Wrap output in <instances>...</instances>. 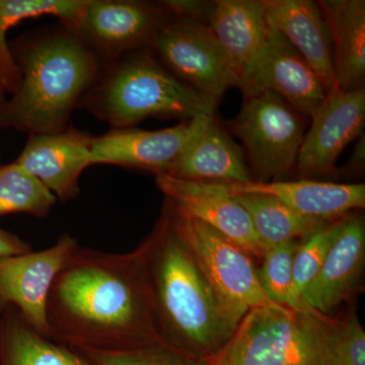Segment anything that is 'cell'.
I'll list each match as a JSON object with an SVG mask.
<instances>
[{
  "instance_id": "6da1fadb",
  "label": "cell",
  "mask_w": 365,
  "mask_h": 365,
  "mask_svg": "<svg viewBox=\"0 0 365 365\" xmlns=\"http://www.w3.org/2000/svg\"><path fill=\"white\" fill-rule=\"evenodd\" d=\"M48 337L74 349L120 350L160 341L153 294L138 249L78 248L55 278Z\"/></svg>"
},
{
  "instance_id": "7a4b0ae2",
  "label": "cell",
  "mask_w": 365,
  "mask_h": 365,
  "mask_svg": "<svg viewBox=\"0 0 365 365\" xmlns=\"http://www.w3.org/2000/svg\"><path fill=\"white\" fill-rule=\"evenodd\" d=\"M150 280L163 342L213 359L241 321L230 313L187 247L169 201L155 230L138 247Z\"/></svg>"
},
{
  "instance_id": "3957f363",
  "label": "cell",
  "mask_w": 365,
  "mask_h": 365,
  "mask_svg": "<svg viewBox=\"0 0 365 365\" xmlns=\"http://www.w3.org/2000/svg\"><path fill=\"white\" fill-rule=\"evenodd\" d=\"M21 81L0 107V131L66 129L71 113L97 81L102 63L71 28L43 31L9 46Z\"/></svg>"
},
{
  "instance_id": "277c9868",
  "label": "cell",
  "mask_w": 365,
  "mask_h": 365,
  "mask_svg": "<svg viewBox=\"0 0 365 365\" xmlns=\"http://www.w3.org/2000/svg\"><path fill=\"white\" fill-rule=\"evenodd\" d=\"M79 103L114 129L129 128L148 118L189 121L213 116L218 104L165 68L150 47L105 66Z\"/></svg>"
},
{
  "instance_id": "5b68a950",
  "label": "cell",
  "mask_w": 365,
  "mask_h": 365,
  "mask_svg": "<svg viewBox=\"0 0 365 365\" xmlns=\"http://www.w3.org/2000/svg\"><path fill=\"white\" fill-rule=\"evenodd\" d=\"M341 319L269 304L251 309L212 365H338Z\"/></svg>"
},
{
  "instance_id": "8992f818",
  "label": "cell",
  "mask_w": 365,
  "mask_h": 365,
  "mask_svg": "<svg viewBox=\"0 0 365 365\" xmlns=\"http://www.w3.org/2000/svg\"><path fill=\"white\" fill-rule=\"evenodd\" d=\"M230 129L246 150L254 182L280 181L297 165L304 134V115L270 91L245 96Z\"/></svg>"
},
{
  "instance_id": "52a82bcc",
  "label": "cell",
  "mask_w": 365,
  "mask_h": 365,
  "mask_svg": "<svg viewBox=\"0 0 365 365\" xmlns=\"http://www.w3.org/2000/svg\"><path fill=\"white\" fill-rule=\"evenodd\" d=\"M167 200L182 240L235 318L242 322L251 309L275 304L262 289L258 270L248 252L205 223L185 215Z\"/></svg>"
},
{
  "instance_id": "ba28073f",
  "label": "cell",
  "mask_w": 365,
  "mask_h": 365,
  "mask_svg": "<svg viewBox=\"0 0 365 365\" xmlns=\"http://www.w3.org/2000/svg\"><path fill=\"white\" fill-rule=\"evenodd\" d=\"M158 59L185 83L220 102L241 81L207 23L168 16L150 45Z\"/></svg>"
},
{
  "instance_id": "9c48e42d",
  "label": "cell",
  "mask_w": 365,
  "mask_h": 365,
  "mask_svg": "<svg viewBox=\"0 0 365 365\" xmlns=\"http://www.w3.org/2000/svg\"><path fill=\"white\" fill-rule=\"evenodd\" d=\"M169 14L162 4L136 0H86L73 26L76 36L105 66L150 47Z\"/></svg>"
},
{
  "instance_id": "30bf717a",
  "label": "cell",
  "mask_w": 365,
  "mask_h": 365,
  "mask_svg": "<svg viewBox=\"0 0 365 365\" xmlns=\"http://www.w3.org/2000/svg\"><path fill=\"white\" fill-rule=\"evenodd\" d=\"M64 234L50 248L0 258V309L14 307L31 325L48 336L47 302L55 278L78 248Z\"/></svg>"
},
{
  "instance_id": "8fae6325",
  "label": "cell",
  "mask_w": 365,
  "mask_h": 365,
  "mask_svg": "<svg viewBox=\"0 0 365 365\" xmlns=\"http://www.w3.org/2000/svg\"><path fill=\"white\" fill-rule=\"evenodd\" d=\"M311 118L295 167L304 176L332 174L342 151L364 134V88L343 91L335 83Z\"/></svg>"
},
{
  "instance_id": "7c38bea8",
  "label": "cell",
  "mask_w": 365,
  "mask_h": 365,
  "mask_svg": "<svg viewBox=\"0 0 365 365\" xmlns=\"http://www.w3.org/2000/svg\"><path fill=\"white\" fill-rule=\"evenodd\" d=\"M241 91L245 96L259 91H272L309 117L327 96L316 72L287 38L271 26L267 39L242 78Z\"/></svg>"
},
{
  "instance_id": "4fadbf2b",
  "label": "cell",
  "mask_w": 365,
  "mask_h": 365,
  "mask_svg": "<svg viewBox=\"0 0 365 365\" xmlns=\"http://www.w3.org/2000/svg\"><path fill=\"white\" fill-rule=\"evenodd\" d=\"M155 182L182 213L217 230L252 257L263 259L267 249L259 239L249 213L222 182L188 181L168 175H158Z\"/></svg>"
},
{
  "instance_id": "5bb4252c",
  "label": "cell",
  "mask_w": 365,
  "mask_h": 365,
  "mask_svg": "<svg viewBox=\"0 0 365 365\" xmlns=\"http://www.w3.org/2000/svg\"><path fill=\"white\" fill-rule=\"evenodd\" d=\"M197 117L162 130L113 129L93 137L91 165H115L163 175L203 126L206 118Z\"/></svg>"
},
{
  "instance_id": "9a60e30c",
  "label": "cell",
  "mask_w": 365,
  "mask_h": 365,
  "mask_svg": "<svg viewBox=\"0 0 365 365\" xmlns=\"http://www.w3.org/2000/svg\"><path fill=\"white\" fill-rule=\"evenodd\" d=\"M93 136L74 128L54 133L30 134L16 163L40 180L59 200H72L79 178L91 165Z\"/></svg>"
},
{
  "instance_id": "2e32d148",
  "label": "cell",
  "mask_w": 365,
  "mask_h": 365,
  "mask_svg": "<svg viewBox=\"0 0 365 365\" xmlns=\"http://www.w3.org/2000/svg\"><path fill=\"white\" fill-rule=\"evenodd\" d=\"M365 262V225L359 213L341 218L339 232L302 299L319 313L328 314L359 290Z\"/></svg>"
},
{
  "instance_id": "e0dca14e",
  "label": "cell",
  "mask_w": 365,
  "mask_h": 365,
  "mask_svg": "<svg viewBox=\"0 0 365 365\" xmlns=\"http://www.w3.org/2000/svg\"><path fill=\"white\" fill-rule=\"evenodd\" d=\"M230 194L258 193L274 197L300 215L330 222L364 208V184L300 180L268 182H222Z\"/></svg>"
},
{
  "instance_id": "ac0fdd59",
  "label": "cell",
  "mask_w": 365,
  "mask_h": 365,
  "mask_svg": "<svg viewBox=\"0 0 365 365\" xmlns=\"http://www.w3.org/2000/svg\"><path fill=\"white\" fill-rule=\"evenodd\" d=\"M269 25L287 38L321 79L327 91L336 83L332 41L318 2L263 0Z\"/></svg>"
},
{
  "instance_id": "d6986e66",
  "label": "cell",
  "mask_w": 365,
  "mask_h": 365,
  "mask_svg": "<svg viewBox=\"0 0 365 365\" xmlns=\"http://www.w3.org/2000/svg\"><path fill=\"white\" fill-rule=\"evenodd\" d=\"M163 175L188 181H253L242 148L232 141L215 115L206 118L200 130Z\"/></svg>"
},
{
  "instance_id": "ffe728a7",
  "label": "cell",
  "mask_w": 365,
  "mask_h": 365,
  "mask_svg": "<svg viewBox=\"0 0 365 365\" xmlns=\"http://www.w3.org/2000/svg\"><path fill=\"white\" fill-rule=\"evenodd\" d=\"M207 25L242 86V78L263 47L270 29L263 0H215Z\"/></svg>"
},
{
  "instance_id": "44dd1931",
  "label": "cell",
  "mask_w": 365,
  "mask_h": 365,
  "mask_svg": "<svg viewBox=\"0 0 365 365\" xmlns=\"http://www.w3.org/2000/svg\"><path fill=\"white\" fill-rule=\"evenodd\" d=\"M318 4L332 41L336 83L343 91L364 88V0H322Z\"/></svg>"
},
{
  "instance_id": "7402d4cb",
  "label": "cell",
  "mask_w": 365,
  "mask_h": 365,
  "mask_svg": "<svg viewBox=\"0 0 365 365\" xmlns=\"http://www.w3.org/2000/svg\"><path fill=\"white\" fill-rule=\"evenodd\" d=\"M0 312V365H91L78 350L36 330L16 307Z\"/></svg>"
},
{
  "instance_id": "603a6c76",
  "label": "cell",
  "mask_w": 365,
  "mask_h": 365,
  "mask_svg": "<svg viewBox=\"0 0 365 365\" xmlns=\"http://www.w3.org/2000/svg\"><path fill=\"white\" fill-rule=\"evenodd\" d=\"M246 209L259 239L266 249L302 241L327 222L307 217L274 197L258 193L232 195Z\"/></svg>"
},
{
  "instance_id": "cb8c5ba5",
  "label": "cell",
  "mask_w": 365,
  "mask_h": 365,
  "mask_svg": "<svg viewBox=\"0 0 365 365\" xmlns=\"http://www.w3.org/2000/svg\"><path fill=\"white\" fill-rule=\"evenodd\" d=\"M86 0H0V83L13 95L20 85L21 76L6 41L7 31L21 21L38 16H56L62 24L73 26Z\"/></svg>"
},
{
  "instance_id": "d4e9b609",
  "label": "cell",
  "mask_w": 365,
  "mask_h": 365,
  "mask_svg": "<svg viewBox=\"0 0 365 365\" xmlns=\"http://www.w3.org/2000/svg\"><path fill=\"white\" fill-rule=\"evenodd\" d=\"M57 198L40 180L13 163L0 167V217L11 213L45 217Z\"/></svg>"
},
{
  "instance_id": "484cf974",
  "label": "cell",
  "mask_w": 365,
  "mask_h": 365,
  "mask_svg": "<svg viewBox=\"0 0 365 365\" xmlns=\"http://www.w3.org/2000/svg\"><path fill=\"white\" fill-rule=\"evenodd\" d=\"M299 242H288L268 249L258 270L259 282L273 304L297 312H314L294 287V259Z\"/></svg>"
},
{
  "instance_id": "4316f807",
  "label": "cell",
  "mask_w": 365,
  "mask_h": 365,
  "mask_svg": "<svg viewBox=\"0 0 365 365\" xmlns=\"http://www.w3.org/2000/svg\"><path fill=\"white\" fill-rule=\"evenodd\" d=\"M76 350L91 365H212V359L197 356L163 340L128 349Z\"/></svg>"
},
{
  "instance_id": "83f0119b",
  "label": "cell",
  "mask_w": 365,
  "mask_h": 365,
  "mask_svg": "<svg viewBox=\"0 0 365 365\" xmlns=\"http://www.w3.org/2000/svg\"><path fill=\"white\" fill-rule=\"evenodd\" d=\"M341 218L327 222L300 241L294 259V280L295 289L302 297L325 262L339 232Z\"/></svg>"
},
{
  "instance_id": "f1b7e54d",
  "label": "cell",
  "mask_w": 365,
  "mask_h": 365,
  "mask_svg": "<svg viewBox=\"0 0 365 365\" xmlns=\"http://www.w3.org/2000/svg\"><path fill=\"white\" fill-rule=\"evenodd\" d=\"M336 356L338 365H365V332L354 314L341 319Z\"/></svg>"
},
{
  "instance_id": "f546056e",
  "label": "cell",
  "mask_w": 365,
  "mask_h": 365,
  "mask_svg": "<svg viewBox=\"0 0 365 365\" xmlns=\"http://www.w3.org/2000/svg\"><path fill=\"white\" fill-rule=\"evenodd\" d=\"M170 16L192 19L207 23L212 1H198V0H167L160 2Z\"/></svg>"
},
{
  "instance_id": "4dcf8cb0",
  "label": "cell",
  "mask_w": 365,
  "mask_h": 365,
  "mask_svg": "<svg viewBox=\"0 0 365 365\" xmlns=\"http://www.w3.org/2000/svg\"><path fill=\"white\" fill-rule=\"evenodd\" d=\"M32 251L30 245L18 235L0 228V258L29 253Z\"/></svg>"
},
{
  "instance_id": "1f68e13d",
  "label": "cell",
  "mask_w": 365,
  "mask_h": 365,
  "mask_svg": "<svg viewBox=\"0 0 365 365\" xmlns=\"http://www.w3.org/2000/svg\"><path fill=\"white\" fill-rule=\"evenodd\" d=\"M365 163V139L364 134L359 137V141L355 144L354 150L351 157L349 158V162L347 163L346 170L349 172H361L364 168Z\"/></svg>"
},
{
  "instance_id": "d6a6232c",
  "label": "cell",
  "mask_w": 365,
  "mask_h": 365,
  "mask_svg": "<svg viewBox=\"0 0 365 365\" xmlns=\"http://www.w3.org/2000/svg\"><path fill=\"white\" fill-rule=\"evenodd\" d=\"M6 91L4 90V86L0 83V107H1L2 104L6 102V98H4V96H6Z\"/></svg>"
}]
</instances>
